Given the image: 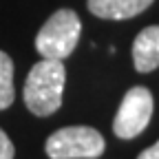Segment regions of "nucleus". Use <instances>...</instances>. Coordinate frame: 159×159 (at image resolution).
I'll return each mask as SVG.
<instances>
[{
	"label": "nucleus",
	"instance_id": "nucleus-1",
	"mask_svg": "<svg viewBox=\"0 0 159 159\" xmlns=\"http://www.w3.org/2000/svg\"><path fill=\"white\" fill-rule=\"evenodd\" d=\"M64 82H66V69L62 64V60L42 57L29 71L27 82H25L22 97H25L27 108L38 117L53 115L62 106Z\"/></svg>",
	"mask_w": 159,
	"mask_h": 159
},
{
	"label": "nucleus",
	"instance_id": "nucleus-2",
	"mask_svg": "<svg viewBox=\"0 0 159 159\" xmlns=\"http://www.w3.org/2000/svg\"><path fill=\"white\" fill-rule=\"evenodd\" d=\"M82 22L73 9H57L35 35V49L47 60H64L75 51Z\"/></svg>",
	"mask_w": 159,
	"mask_h": 159
},
{
	"label": "nucleus",
	"instance_id": "nucleus-3",
	"mask_svg": "<svg viewBox=\"0 0 159 159\" xmlns=\"http://www.w3.org/2000/svg\"><path fill=\"white\" fill-rule=\"evenodd\" d=\"M106 142L91 126H66L55 130L44 144L51 159H99Z\"/></svg>",
	"mask_w": 159,
	"mask_h": 159
},
{
	"label": "nucleus",
	"instance_id": "nucleus-4",
	"mask_svg": "<svg viewBox=\"0 0 159 159\" xmlns=\"http://www.w3.org/2000/svg\"><path fill=\"white\" fill-rule=\"evenodd\" d=\"M152 108H155L152 93L146 86L128 89L113 119V133L119 139H133L137 135H142L144 128L150 124Z\"/></svg>",
	"mask_w": 159,
	"mask_h": 159
},
{
	"label": "nucleus",
	"instance_id": "nucleus-5",
	"mask_svg": "<svg viewBox=\"0 0 159 159\" xmlns=\"http://www.w3.org/2000/svg\"><path fill=\"white\" fill-rule=\"evenodd\" d=\"M133 64L139 73H150L159 66V25L146 27L133 42Z\"/></svg>",
	"mask_w": 159,
	"mask_h": 159
},
{
	"label": "nucleus",
	"instance_id": "nucleus-6",
	"mask_svg": "<svg viewBox=\"0 0 159 159\" xmlns=\"http://www.w3.org/2000/svg\"><path fill=\"white\" fill-rule=\"evenodd\" d=\"M155 0H89L86 7L102 20H128L146 11Z\"/></svg>",
	"mask_w": 159,
	"mask_h": 159
},
{
	"label": "nucleus",
	"instance_id": "nucleus-7",
	"mask_svg": "<svg viewBox=\"0 0 159 159\" xmlns=\"http://www.w3.org/2000/svg\"><path fill=\"white\" fill-rule=\"evenodd\" d=\"M13 60L0 51V111H5L13 104Z\"/></svg>",
	"mask_w": 159,
	"mask_h": 159
},
{
	"label": "nucleus",
	"instance_id": "nucleus-8",
	"mask_svg": "<svg viewBox=\"0 0 159 159\" xmlns=\"http://www.w3.org/2000/svg\"><path fill=\"white\" fill-rule=\"evenodd\" d=\"M13 155H16V148L11 144V139L0 128V159H13Z\"/></svg>",
	"mask_w": 159,
	"mask_h": 159
},
{
	"label": "nucleus",
	"instance_id": "nucleus-9",
	"mask_svg": "<svg viewBox=\"0 0 159 159\" xmlns=\"http://www.w3.org/2000/svg\"><path fill=\"white\" fill-rule=\"evenodd\" d=\"M137 159H159V142H155V144H152L150 148L142 150Z\"/></svg>",
	"mask_w": 159,
	"mask_h": 159
}]
</instances>
